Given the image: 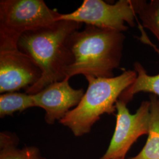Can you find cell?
<instances>
[{"instance_id":"cell-1","label":"cell","mask_w":159,"mask_h":159,"mask_svg":"<svg viewBox=\"0 0 159 159\" xmlns=\"http://www.w3.org/2000/svg\"><path fill=\"white\" fill-rule=\"evenodd\" d=\"M82 23L59 20L45 27L29 31L18 41L19 50L29 56L42 71L39 81L25 93L34 94L52 83L66 80L74 57L68 46V39L79 30Z\"/></svg>"},{"instance_id":"cell-2","label":"cell","mask_w":159,"mask_h":159,"mask_svg":"<svg viewBox=\"0 0 159 159\" xmlns=\"http://www.w3.org/2000/svg\"><path fill=\"white\" fill-rule=\"evenodd\" d=\"M125 40L122 32L91 25L74 31L68 41L74 62L67 70L66 80L80 74L113 77L114 70L120 65Z\"/></svg>"},{"instance_id":"cell-3","label":"cell","mask_w":159,"mask_h":159,"mask_svg":"<svg viewBox=\"0 0 159 159\" xmlns=\"http://www.w3.org/2000/svg\"><path fill=\"white\" fill-rule=\"evenodd\" d=\"M137 75L134 70H128L111 78L85 76L89 84L87 91L77 106L59 123L68 127L75 137L89 133L102 115L116 111V104L120 96L134 83Z\"/></svg>"},{"instance_id":"cell-4","label":"cell","mask_w":159,"mask_h":159,"mask_svg":"<svg viewBox=\"0 0 159 159\" xmlns=\"http://www.w3.org/2000/svg\"><path fill=\"white\" fill-rule=\"evenodd\" d=\"M61 14L43 0H1L0 51L18 49L23 34L50 25Z\"/></svg>"},{"instance_id":"cell-5","label":"cell","mask_w":159,"mask_h":159,"mask_svg":"<svg viewBox=\"0 0 159 159\" xmlns=\"http://www.w3.org/2000/svg\"><path fill=\"white\" fill-rule=\"evenodd\" d=\"M137 0H119L110 4L102 0H84L74 11L61 14L58 20L85 23L98 28L120 32L136 25Z\"/></svg>"},{"instance_id":"cell-6","label":"cell","mask_w":159,"mask_h":159,"mask_svg":"<svg viewBox=\"0 0 159 159\" xmlns=\"http://www.w3.org/2000/svg\"><path fill=\"white\" fill-rule=\"evenodd\" d=\"M116 124L106 152L99 159H125L127 152L138 139L148 135L150 119V102L143 101L134 114L127 104L119 100L116 104Z\"/></svg>"},{"instance_id":"cell-7","label":"cell","mask_w":159,"mask_h":159,"mask_svg":"<svg viewBox=\"0 0 159 159\" xmlns=\"http://www.w3.org/2000/svg\"><path fill=\"white\" fill-rule=\"evenodd\" d=\"M42 76L39 66L18 49L0 51V93L26 90Z\"/></svg>"},{"instance_id":"cell-8","label":"cell","mask_w":159,"mask_h":159,"mask_svg":"<svg viewBox=\"0 0 159 159\" xmlns=\"http://www.w3.org/2000/svg\"><path fill=\"white\" fill-rule=\"evenodd\" d=\"M84 94L83 89H74L70 85L69 80H64L52 83L32 95L35 107L45 111V121L52 125L77 107Z\"/></svg>"},{"instance_id":"cell-9","label":"cell","mask_w":159,"mask_h":159,"mask_svg":"<svg viewBox=\"0 0 159 159\" xmlns=\"http://www.w3.org/2000/svg\"><path fill=\"white\" fill-rule=\"evenodd\" d=\"M150 119L148 139L141 151L129 159H159V97L150 94Z\"/></svg>"},{"instance_id":"cell-10","label":"cell","mask_w":159,"mask_h":159,"mask_svg":"<svg viewBox=\"0 0 159 159\" xmlns=\"http://www.w3.org/2000/svg\"><path fill=\"white\" fill-rule=\"evenodd\" d=\"M134 70L136 71L137 77L120 96L119 100L127 104L131 101L133 97L139 93H148L159 97V73L151 75L139 62L134 63Z\"/></svg>"},{"instance_id":"cell-11","label":"cell","mask_w":159,"mask_h":159,"mask_svg":"<svg viewBox=\"0 0 159 159\" xmlns=\"http://www.w3.org/2000/svg\"><path fill=\"white\" fill-rule=\"evenodd\" d=\"M16 134L8 131L0 133V159H47L35 146L18 148Z\"/></svg>"},{"instance_id":"cell-12","label":"cell","mask_w":159,"mask_h":159,"mask_svg":"<svg viewBox=\"0 0 159 159\" xmlns=\"http://www.w3.org/2000/svg\"><path fill=\"white\" fill-rule=\"evenodd\" d=\"M35 102L32 94L17 91L8 92L0 96V117L12 116L16 112H23L34 107Z\"/></svg>"},{"instance_id":"cell-13","label":"cell","mask_w":159,"mask_h":159,"mask_svg":"<svg viewBox=\"0 0 159 159\" xmlns=\"http://www.w3.org/2000/svg\"><path fill=\"white\" fill-rule=\"evenodd\" d=\"M137 16L140 18L143 27L149 30L159 43V0H137ZM159 55V48L154 46Z\"/></svg>"}]
</instances>
